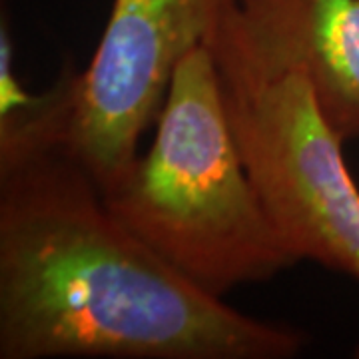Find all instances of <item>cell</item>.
I'll list each match as a JSON object with an SVG mask.
<instances>
[{"instance_id":"6da1fadb","label":"cell","mask_w":359,"mask_h":359,"mask_svg":"<svg viewBox=\"0 0 359 359\" xmlns=\"http://www.w3.org/2000/svg\"><path fill=\"white\" fill-rule=\"evenodd\" d=\"M306 344L182 276L66 148L0 164V359H290Z\"/></svg>"},{"instance_id":"7a4b0ae2","label":"cell","mask_w":359,"mask_h":359,"mask_svg":"<svg viewBox=\"0 0 359 359\" xmlns=\"http://www.w3.org/2000/svg\"><path fill=\"white\" fill-rule=\"evenodd\" d=\"M104 200L156 254L218 297L297 264L248 172L210 46L180 62L150 148Z\"/></svg>"},{"instance_id":"3957f363","label":"cell","mask_w":359,"mask_h":359,"mask_svg":"<svg viewBox=\"0 0 359 359\" xmlns=\"http://www.w3.org/2000/svg\"><path fill=\"white\" fill-rule=\"evenodd\" d=\"M233 8L210 42L248 172L283 244L359 282V188L346 140L321 114L297 70L264 65L233 25Z\"/></svg>"},{"instance_id":"277c9868","label":"cell","mask_w":359,"mask_h":359,"mask_svg":"<svg viewBox=\"0 0 359 359\" xmlns=\"http://www.w3.org/2000/svg\"><path fill=\"white\" fill-rule=\"evenodd\" d=\"M236 0H112L90 65L78 72L66 152L102 194L126 178L180 62L210 42Z\"/></svg>"},{"instance_id":"5b68a950","label":"cell","mask_w":359,"mask_h":359,"mask_svg":"<svg viewBox=\"0 0 359 359\" xmlns=\"http://www.w3.org/2000/svg\"><path fill=\"white\" fill-rule=\"evenodd\" d=\"M233 25L264 65L302 72L344 140L359 138V0H236Z\"/></svg>"},{"instance_id":"8992f818","label":"cell","mask_w":359,"mask_h":359,"mask_svg":"<svg viewBox=\"0 0 359 359\" xmlns=\"http://www.w3.org/2000/svg\"><path fill=\"white\" fill-rule=\"evenodd\" d=\"M13 34L2 16L0 28V164L66 148L78 70L65 66L42 92H28L14 74Z\"/></svg>"}]
</instances>
